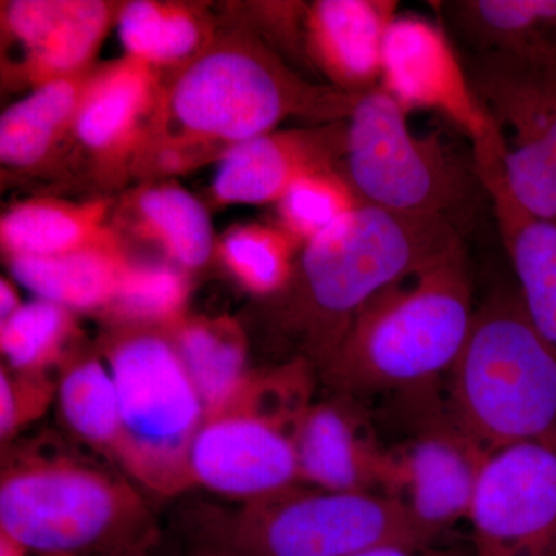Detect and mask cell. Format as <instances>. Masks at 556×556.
Masks as SVG:
<instances>
[{"instance_id":"obj_13","label":"cell","mask_w":556,"mask_h":556,"mask_svg":"<svg viewBox=\"0 0 556 556\" xmlns=\"http://www.w3.org/2000/svg\"><path fill=\"white\" fill-rule=\"evenodd\" d=\"M300 482L340 493H380L387 448L345 399L311 402L294 430Z\"/></svg>"},{"instance_id":"obj_7","label":"cell","mask_w":556,"mask_h":556,"mask_svg":"<svg viewBox=\"0 0 556 556\" xmlns=\"http://www.w3.org/2000/svg\"><path fill=\"white\" fill-rule=\"evenodd\" d=\"M311 391L305 362L252 372L239 396L204 417L190 452L192 485L244 503L298 485L294 430Z\"/></svg>"},{"instance_id":"obj_4","label":"cell","mask_w":556,"mask_h":556,"mask_svg":"<svg viewBox=\"0 0 556 556\" xmlns=\"http://www.w3.org/2000/svg\"><path fill=\"white\" fill-rule=\"evenodd\" d=\"M0 530L40 555L126 552L153 521L126 478L65 453H14L0 473Z\"/></svg>"},{"instance_id":"obj_6","label":"cell","mask_w":556,"mask_h":556,"mask_svg":"<svg viewBox=\"0 0 556 556\" xmlns=\"http://www.w3.org/2000/svg\"><path fill=\"white\" fill-rule=\"evenodd\" d=\"M407 115L379 87L358 97L348 116L345 178L364 204L445 218L457 228V218L485 192L477 161L437 135L415 137Z\"/></svg>"},{"instance_id":"obj_23","label":"cell","mask_w":556,"mask_h":556,"mask_svg":"<svg viewBox=\"0 0 556 556\" xmlns=\"http://www.w3.org/2000/svg\"><path fill=\"white\" fill-rule=\"evenodd\" d=\"M94 208L65 204H22L2 218L0 237L11 257H56L83 249L109 247L101 240Z\"/></svg>"},{"instance_id":"obj_21","label":"cell","mask_w":556,"mask_h":556,"mask_svg":"<svg viewBox=\"0 0 556 556\" xmlns=\"http://www.w3.org/2000/svg\"><path fill=\"white\" fill-rule=\"evenodd\" d=\"M170 340L206 416L229 405L251 378L244 340L228 321H185Z\"/></svg>"},{"instance_id":"obj_22","label":"cell","mask_w":556,"mask_h":556,"mask_svg":"<svg viewBox=\"0 0 556 556\" xmlns=\"http://www.w3.org/2000/svg\"><path fill=\"white\" fill-rule=\"evenodd\" d=\"M56 401L65 427L83 444L115 463L118 399L105 362L97 357L68 362L58 379Z\"/></svg>"},{"instance_id":"obj_15","label":"cell","mask_w":556,"mask_h":556,"mask_svg":"<svg viewBox=\"0 0 556 556\" xmlns=\"http://www.w3.org/2000/svg\"><path fill=\"white\" fill-rule=\"evenodd\" d=\"M394 0H320L306 16V38L321 70L350 93L378 89Z\"/></svg>"},{"instance_id":"obj_2","label":"cell","mask_w":556,"mask_h":556,"mask_svg":"<svg viewBox=\"0 0 556 556\" xmlns=\"http://www.w3.org/2000/svg\"><path fill=\"white\" fill-rule=\"evenodd\" d=\"M448 379L450 416L486 452L556 438V351L517 288L497 289L475 309Z\"/></svg>"},{"instance_id":"obj_34","label":"cell","mask_w":556,"mask_h":556,"mask_svg":"<svg viewBox=\"0 0 556 556\" xmlns=\"http://www.w3.org/2000/svg\"><path fill=\"white\" fill-rule=\"evenodd\" d=\"M354 556H473L457 548L439 547L437 543H393L368 548Z\"/></svg>"},{"instance_id":"obj_32","label":"cell","mask_w":556,"mask_h":556,"mask_svg":"<svg viewBox=\"0 0 556 556\" xmlns=\"http://www.w3.org/2000/svg\"><path fill=\"white\" fill-rule=\"evenodd\" d=\"M507 188L530 217L556 229V172L540 150L514 138L503 155Z\"/></svg>"},{"instance_id":"obj_29","label":"cell","mask_w":556,"mask_h":556,"mask_svg":"<svg viewBox=\"0 0 556 556\" xmlns=\"http://www.w3.org/2000/svg\"><path fill=\"white\" fill-rule=\"evenodd\" d=\"M119 39L130 60L163 64L188 56L200 33L188 13L155 2H134L119 17Z\"/></svg>"},{"instance_id":"obj_16","label":"cell","mask_w":556,"mask_h":556,"mask_svg":"<svg viewBox=\"0 0 556 556\" xmlns=\"http://www.w3.org/2000/svg\"><path fill=\"white\" fill-rule=\"evenodd\" d=\"M477 166L527 316L556 351V229L518 206L504 178L503 156Z\"/></svg>"},{"instance_id":"obj_36","label":"cell","mask_w":556,"mask_h":556,"mask_svg":"<svg viewBox=\"0 0 556 556\" xmlns=\"http://www.w3.org/2000/svg\"><path fill=\"white\" fill-rule=\"evenodd\" d=\"M30 548L0 530V556H30Z\"/></svg>"},{"instance_id":"obj_9","label":"cell","mask_w":556,"mask_h":556,"mask_svg":"<svg viewBox=\"0 0 556 556\" xmlns=\"http://www.w3.org/2000/svg\"><path fill=\"white\" fill-rule=\"evenodd\" d=\"M358 97L320 93L258 58L219 51L179 78L172 110L186 130L237 144L268 134L291 112L348 118Z\"/></svg>"},{"instance_id":"obj_38","label":"cell","mask_w":556,"mask_h":556,"mask_svg":"<svg viewBox=\"0 0 556 556\" xmlns=\"http://www.w3.org/2000/svg\"><path fill=\"white\" fill-rule=\"evenodd\" d=\"M207 556H233V555H230V554H217V555H207Z\"/></svg>"},{"instance_id":"obj_25","label":"cell","mask_w":556,"mask_h":556,"mask_svg":"<svg viewBox=\"0 0 556 556\" xmlns=\"http://www.w3.org/2000/svg\"><path fill=\"white\" fill-rule=\"evenodd\" d=\"M78 86L68 79L47 80L35 93L11 105L0 119V156L14 166H30L49 152L58 131L76 115Z\"/></svg>"},{"instance_id":"obj_28","label":"cell","mask_w":556,"mask_h":556,"mask_svg":"<svg viewBox=\"0 0 556 556\" xmlns=\"http://www.w3.org/2000/svg\"><path fill=\"white\" fill-rule=\"evenodd\" d=\"M361 204L345 175L314 170L289 186L278 200V214L285 232L306 244Z\"/></svg>"},{"instance_id":"obj_35","label":"cell","mask_w":556,"mask_h":556,"mask_svg":"<svg viewBox=\"0 0 556 556\" xmlns=\"http://www.w3.org/2000/svg\"><path fill=\"white\" fill-rule=\"evenodd\" d=\"M21 306V300L16 289H14L10 281L3 278V280L0 281V316H2V321L13 316Z\"/></svg>"},{"instance_id":"obj_10","label":"cell","mask_w":556,"mask_h":556,"mask_svg":"<svg viewBox=\"0 0 556 556\" xmlns=\"http://www.w3.org/2000/svg\"><path fill=\"white\" fill-rule=\"evenodd\" d=\"M379 89L404 112L430 110L463 130L475 159L506 149L503 127L475 90L447 33L416 14H397L388 28Z\"/></svg>"},{"instance_id":"obj_1","label":"cell","mask_w":556,"mask_h":556,"mask_svg":"<svg viewBox=\"0 0 556 556\" xmlns=\"http://www.w3.org/2000/svg\"><path fill=\"white\" fill-rule=\"evenodd\" d=\"M475 309L460 240L358 311L320 365L324 379L345 394L424 390L455 365Z\"/></svg>"},{"instance_id":"obj_3","label":"cell","mask_w":556,"mask_h":556,"mask_svg":"<svg viewBox=\"0 0 556 556\" xmlns=\"http://www.w3.org/2000/svg\"><path fill=\"white\" fill-rule=\"evenodd\" d=\"M460 240L448 219L362 203L308 241L299 266L300 320L320 365L369 300Z\"/></svg>"},{"instance_id":"obj_5","label":"cell","mask_w":556,"mask_h":556,"mask_svg":"<svg viewBox=\"0 0 556 556\" xmlns=\"http://www.w3.org/2000/svg\"><path fill=\"white\" fill-rule=\"evenodd\" d=\"M105 365L118 399L116 466L156 496L189 490L190 452L206 413L172 340L123 336L110 345Z\"/></svg>"},{"instance_id":"obj_14","label":"cell","mask_w":556,"mask_h":556,"mask_svg":"<svg viewBox=\"0 0 556 556\" xmlns=\"http://www.w3.org/2000/svg\"><path fill=\"white\" fill-rule=\"evenodd\" d=\"M342 130L262 135L237 142L219 163L214 192L226 203L263 204L278 201L289 186L314 170L334 169L345 156Z\"/></svg>"},{"instance_id":"obj_31","label":"cell","mask_w":556,"mask_h":556,"mask_svg":"<svg viewBox=\"0 0 556 556\" xmlns=\"http://www.w3.org/2000/svg\"><path fill=\"white\" fill-rule=\"evenodd\" d=\"M188 299V281L166 265L127 263L112 303L119 316L142 324H175Z\"/></svg>"},{"instance_id":"obj_27","label":"cell","mask_w":556,"mask_h":556,"mask_svg":"<svg viewBox=\"0 0 556 556\" xmlns=\"http://www.w3.org/2000/svg\"><path fill=\"white\" fill-rule=\"evenodd\" d=\"M73 328L70 309L38 299L2 321L0 350L11 369L47 372L60 364Z\"/></svg>"},{"instance_id":"obj_33","label":"cell","mask_w":556,"mask_h":556,"mask_svg":"<svg viewBox=\"0 0 556 556\" xmlns=\"http://www.w3.org/2000/svg\"><path fill=\"white\" fill-rule=\"evenodd\" d=\"M58 380L47 372L0 369V439L10 442L21 430L36 422L56 401Z\"/></svg>"},{"instance_id":"obj_18","label":"cell","mask_w":556,"mask_h":556,"mask_svg":"<svg viewBox=\"0 0 556 556\" xmlns=\"http://www.w3.org/2000/svg\"><path fill=\"white\" fill-rule=\"evenodd\" d=\"M9 27L27 49L31 68L43 79L89 61L104 35L108 7L91 0H20L9 7Z\"/></svg>"},{"instance_id":"obj_12","label":"cell","mask_w":556,"mask_h":556,"mask_svg":"<svg viewBox=\"0 0 556 556\" xmlns=\"http://www.w3.org/2000/svg\"><path fill=\"white\" fill-rule=\"evenodd\" d=\"M489 452L448 409L434 412L407 441L387 448L380 493L396 500L428 543L466 521Z\"/></svg>"},{"instance_id":"obj_20","label":"cell","mask_w":556,"mask_h":556,"mask_svg":"<svg viewBox=\"0 0 556 556\" xmlns=\"http://www.w3.org/2000/svg\"><path fill=\"white\" fill-rule=\"evenodd\" d=\"M127 262L110 247L56 257H11V274L39 299L70 311L110 305Z\"/></svg>"},{"instance_id":"obj_17","label":"cell","mask_w":556,"mask_h":556,"mask_svg":"<svg viewBox=\"0 0 556 556\" xmlns=\"http://www.w3.org/2000/svg\"><path fill=\"white\" fill-rule=\"evenodd\" d=\"M468 73L500 126L540 150L556 172V67L484 53Z\"/></svg>"},{"instance_id":"obj_26","label":"cell","mask_w":556,"mask_h":556,"mask_svg":"<svg viewBox=\"0 0 556 556\" xmlns=\"http://www.w3.org/2000/svg\"><path fill=\"white\" fill-rule=\"evenodd\" d=\"M142 226L178 265L200 268L212 251V228L206 208L179 188H155L138 201Z\"/></svg>"},{"instance_id":"obj_8","label":"cell","mask_w":556,"mask_h":556,"mask_svg":"<svg viewBox=\"0 0 556 556\" xmlns=\"http://www.w3.org/2000/svg\"><path fill=\"white\" fill-rule=\"evenodd\" d=\"M226 538L233 556H354L383 544H430L393 497L298 485L249 501Z\"/></svg>"},{"instance_id":"obj_19","label":"cell","mask_w":556,"mask_h":556,"mask_svg":"<svg viewBox=\"0 0 556 556\" xmlns=\"http://www.w3.org/2000/svg\"><path fill=\"white\" fill-rule=\"evenodd\" d=\"M441 7L481 54L556 67V0H456Z\"/></svg>"},{"instance_id":"obj_37","label":"cell","mask_w":556,"mask_h":556,"mask_svg":"<svg viewBox=\"0 0 556 556\" xmlns=\"http://www.w3.org/2000/svg\"><path fill=\"white\" fill-rule=\"evenodd\" d=\"M40 556H78V555H68V554H51V555H40Z\"/></svg>"},{"instance_id":"obj_24","label":"cell","mask_w":556,"mask_h":556,"mask_svg":"<svg viewBox=\"0 0 556 556\" xmlns=\"http://www.w3.org/2000/svg\"><path fill=\"white\" fill-rule=\"evenodd\" d=\"M152 76L149 65L129 60L110 68L86 90L76 112L84 144L108 149L123 141L144 112Z\"/></svg>"},{"instance_id":"obj_30","label":"cell","mask_w":556,"mask_h":556,"mask_svg":"<svg viewBox=\"0 0 556 556\" xmlns=\"http://www.w3.org/2000/svg\"><path fill=\"white\" fill-rule=\"evenodd\" d=\"M294 241L285 230L251 226L229 233L223 243V258L248 291L276 294L294 276Z\"/></svg>"},{"instance_id":"obj_11","label":"cell","mask_w":556,"mask_h":556,"mask_svg":"<svg viewBox=\"0 0 556 556\" xmlns=\"http://www.w3.org/2000/svg\"><path fill=\"white\" fill-rule=\"evenodd\" d=\"M467 521L473 556H556V438L490 452Z\"/></svg>"}]
</instances>
